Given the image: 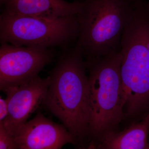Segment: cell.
I'll return each mask as SVG.
<instances>
[{
    "instance_id": "cell-1",
    "label": "cell",
    "mask_w": 149,
    "mask_h": 149,
    "mask_svg": "<svg viewBox=\"0 0 149 149\" xmlns=\"http://www.w3.org/2000/svg\"><path fill=\"white\" fill-rule=\"evenodd\" d=\"M83 57L76 45L60 56L49 72L50 83L42 104L62 123L74 137L76 147L88 149L89 83Z\"/></svg>"
},
{
    "instance_id": "cell-2",
    "label": "cell",
    "mask_w": 149,
    "mask_h": 149,
    "mask_svg": "<svg viewBox=\"0 0 149 149\" xmlns=\"http://www.w3.org/2000/svg\"><path fill=\"white\" fill-rule=\"evenodd\" d=\"M119 52L124 120L138 122L149 114V9L145 0L123 31Z\"/></svg>"
},
{
    "instance_id": "cell-3",
    "label": "cell",
    "mask_w": 149,
    "mask_h": 149,
    "mask_svg": "<svg viewBox=\"0 0 149 149\" xmlns=\"http://www.w3.org/2000/svg\"><path fill=\"white\" fill-rule=\"evenodd\" d=\"M121 61L119 51L85 61L89 73L88 149H96L107 133L117 131L125 120Z\"/></svg>"
},
{
    "instance_id": "cell-4",
    "label": "cell",
    "mask_w": 149,
    "mask_h": 149,
    "mask_svg": "<svg viewBox=\"0 0 149 149\" xmlns=\"http://www.w3.org/2000/svg\"><path fill=\"white\" fill-rule=\"evenodd\" d=\"M140 0H83L77 14L76 45L86 59L119 51L125 27Z\"/></svg>"
},
{
    "instance_id": "cell-5",
    "label": "cell",
    "mask_w": 149,
    "mask_h": 149,
    "mask_svg": "<svg viewBox=\"0 0 149 149\" xmlns=\"http://www.w3.org/2000/svg\"><path fill=\"white\" fill-rule=\"evenodd\" d=\"M77 15L47 18L10 14L0 15L1 44L38 48L66 47L77 40Z\"/></svg>"
},
{
    "instance_id": "cell-6",
    "label": "cell",
    "mask_w": 149,
    "mask_h": 149,
    "mask_svg": "<svg viewBox=\"0 0 149 149\" xmlns=\"http://www.w3.org/2000/svg\"><path fill=\"white\" fill-rule=\"evenodd\" d=\"M55 51L50 48L17 46L5 43L0 48V89L20 85L38 76L53 60Z\"/></svg>"
},
{
    "instance_id": "cell-7",
    "label": "cell",
    "mask_w": 149,
    "mask_h": 149,
    "mask_svg": "<svg viewBox=\"0 0 149 149\" xmlns=\"http://www.w3.org/2000/svg\"><path fill=\"white\" fill-rule=\"evenodd\" d=\"M50 80L49 75L45 78L38 76L3 91L8 101V113L3 123L11 135L13 136L17 129L27 122L30 115L42 103Z\"/></svg>"
},
{
    "instance_id": "cell-8",
    "label": "cell",
    "mask_w": 149,
    "mask_h": 149,
    "mask_svg": "<svg viewBox=\"0 0 149 149\" xmlns=\"http://www.w3.org/2000/svg\"><path fill=\"white\" fill-rule=\"evenodd\" d=\"M13 137L19 149H59L67 144L76 145L63 124L54 122L40 113L20 125Z\"/></svg>"
},
{
    "instance_id": "cell-9",
    "label": "cell",
    "mask_w": 149,
    "mask_h": 149,
    "mask_svg": "<svg viewBox=\"0 0 149 149\" xmlns=\"http://www.w3.org/2000/svg\"><path fill=\"white\" fill-rule=\"evenodd\" d=\"M83 0H0L2 12L10 14L56 18L76 15Z\"/></svg>"
},
{
    "instance_id": "cell-10",
    "label": "cell",
    "mask_w": 149,
    "mask_h": 149,
    "mask_svg": "<svg viewBox=\"0 0 149 149\" xmlns=\"http://www.w3.org/2000/svg\"><path fill=\"white\" fill-rule=\"evenodd\" d=\"M149 114L120 131L107 133L97 149H149Z\"/></svg>"
},
{
    "instance_id": "cell-11",
    "label": "cell",
    "mask_w": 149,
    "mask_h": 149,
    "mask_svg": "<svg viewBox=\"0 0 149 149\" xmlns=\"http://www.w3.org/2000/svg\"><path fill=\"white\" fill-rule=\"evenodd\" d=\"M17 148L13 136L6 130L3 122H0V149Z\"/></svg>"
},
{
    "instance_id": "cell-12",
    "label": "cell",
    "mask_w": 149,
    "mask_h": 149,
    "mask_svg": "<svg viewBox=\"0 0 149 149\" xmlns=\"http://www.w3.org/2000/svg\"><path fill=\"white\" fill-rule=\"evenodd\" d=\"M8 113V104L7 99L0 98V121L3 122Z\"/></svg>"
},
{
    "instance_id": "cell-13",
    "label": "cell",
    "mask_w": 149,
    "mask_h": 149,
    "mask_svg": "<svg viewBox=\"0 0 149 149\" xmlns=\"http://www.w3.org/2000/svg\"><path fill=\"white\" fill-rule=\"evenodd\" d=\"M148 8L149 9V2H148Z\"/></svg>"
},
{
    "instance_id": "cell-14",
    "label": "cell",
    "mask_w": 149,
    "mask_h": 149,
    "mask_svg": "<svg viewBox=\"0 0 149 149\" xmlns=\"http://www.w3.org/2000/svg\"><path fill=\"white\" fill-rule=\"evenodd\" d=\"M148 142H149V138Z\"/></svg>"
}]
</instances>
